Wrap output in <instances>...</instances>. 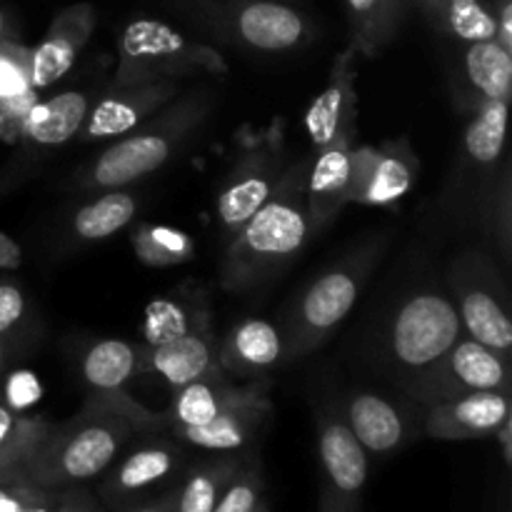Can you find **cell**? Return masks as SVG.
<instances>
[{
    "label": "cell",
    "mask_w": 512,
    "mask_h": 512,
    "mask_svg": "<svg viewBox=\"0 0 512 512\" xmlns=\"http://www.w3.org/2000/svg\"><path fill=\"white\" fill-rule=\"evenodd\" d=\"M163 430V413L143 408L125 390L90 393L73 418L50 425L18 468L55 490L88 485L113 465L130 440Z\"/></svg>",
    "instance_id": "cell-1"
},
{
    "label": "cell",
    "mask_w": 512,
    "mask_h": 512,
    "mask_svg": "<svg viewBox=\"0 0 512 512\" xmlns=\"http://www.w3.org/2000/svg\"><path fill=\"white\" fill-rule=\"evenodd\" d=\"M310 160H300L283 170L278 185L263 208L230 235L225 250L220 285L230 293H248L273 280L293 263L313 235L305 205V178Z\"/></svg>",
    "instance_id": "cell-2"
},
{
    "label": "cell",
    "mask_w": 512,
    "mask_h": 512,
    "mask_svg": "<svg viewBox=\"0 0 512 512\" xmlns=\"http://www.w3.org/2000/svg\"><path fill=\"white\" fill-rule=\"evenodd\" d=\"M210 108V93H178L145 123L125 133V138L113 140V145L80 173V185L88 190L125 188L145 175H153L183 148Z\"/></svg>",
    "instance_id": "cell-3"
},
{
    "label": "cell",
    "mask_w": 512,
    "mask_h": 512,
    "mask_svg": "<svg viewBox=\"0 0 512 512\" xmlns=\"http://www.w3.org/2000/svg\"><path fill=\"white\" fill-rule=\"evenodd\" d=\"M198 73L225 75L228 63L215 48L185 38L160 20H130L120 33L113 88H133L163 80L178 83L180 78Z\"/></svg>",
    "instance_id": "cell-4"
},
{
    "label": "cell",
    "mask_w": 512,
    "mask_h": 512,
    "mask_svg": "<svg viewBox=\"0 0 512 512\" xmlns=\"http://www.w3.org/2000/svg\"><path fill=\"white\" fill-rule=\"evenodd\" d=\"M180 8L215 38L255 53L298 50L315 38L313 20L283 0H180Z\"/></svg>",
    "instance_id": "cell-5"
},
{
    "label": "cell",
    "mask_w": 512,
    "mask_h": 512,
    "mask_svg": "<svg viewBox=\"0 0 512 512\" xmlns=\"http://www.w3.org/2000/svg\"><path fill=\"white\" fill-rule=\"evenodd\" d=\"M188 468V445L163 433L138 435L98 478V500L108 512H123L178 485Z\"/></svg>",
    "instance_id": "cell-6"
},
{
    "label": "cell",
    "mask_w": 512,
    "mask_h": 512,
    "mask_svg": "<svg viewBox=\"0 0 512 512\" xmlns=\"http://www.w3.org/2000/svg\"><path fill=\"white\" fill-rule=\"evenodd\" d=\"M375 258H378V250L370 245L355 253L353 258L330 268L305 288V293L295 303L293 315L288 318V333L283 340L288 358H303L335 333V328L348 318L353 305L358 303V295L373 270Z\"/></svg>",
    "instance_id": "cell-7"
},
{
    "label": "cell",
    "mask_w": 512,
    "mask_h": 512,
    "mask_svg": "<svg viewBox=\"0 0 512 512\" xmlns=\"http://www.w3.org/2000/svg\"><path fill=\"white\" fill-rule=\"evenodd\" d=\"M463 335L453 300L438 290L410 295L395 310L388 330V353L400 370L418 378L438 363Z\"/></svg>",
    "instance_id": "cell-8"
},
{
    "label": "cell",
    "mask_w": 512,
    "mask_h": 512,
    "mask_svg": "<svg viewBox=\"0 0 512 512\" xmlns=\"http://www.w3.org/2000/svg\"><path fill=\"white\" fill-rule=\"evenodd\" d=\"M450 285H453V305L458 310L463 333L510 360L512 320L508 300L505 290L500 288L498 275L485 263L483 255H463L450 270Z\"/></svg>",
    "instance_id": "cell-9"
},
{
    "label": "cell",
    "mask_w": 512,
    "mask_h": 512,
    "mask_svg": "<svg viewBox=\"0 0 512 512\" xmlns=\"http://www.w3.org/2000/svg\"><path fill=\"white\" fill-rule=\"evenodd\" d=\"M488 390L510 393V360L470 338H460L438 363L413 378V395L428 408Z\"/></svg>",
    "instance_id": "cell-10"
},
{
    "label": "cell",
    "mask_w": 512,
    "mask_h": 512,
    "mask_svg": "<svg viewBox=\"0 0 512 512\" xmlns=\"http://www.w3.org/2000/svg\"><path fill=\"white\" fill-rule=\"evenodd\" d=\"M323 468L320 512H355L368 483V453L340 415H325L318 430Z\"/></svg>",
    "instance_id": "cell-11"
},
{
    "label": "cell",
    "mask_w": 512,
    "mask_h": 512,
    "mask_svg": "<svg viewBox=\"0 0 512 512\" xmlns=\"http://www.w3.org/2000/svg\"><path fill=\"white\" fill-rule=\"evenodd\" d=\"M418 180V158L408 140L355 145L350 155L348 203L390 205L410 193Z\"/></svg>",
    "instance_id": "cell-12"
},
{
    "label": "cell",
    "mask_w": 512,
    "mask_h": 512,
    "mask_svg": "<svg viewBox=\"0 0 512 512\" xmlns=\"http://www.w3.org/2000/svg\"><path fill=\"white\" fill-rule=\"evenodd\" d=\"M283 150L260 143L238 160L218 195V220L228 235H235L260 208L283 175Z\"/></svg>",
    "instance_id": "cell-13"
},
{
    "label": "cell",
    "mask_w": 512,
    "mask_h": 512,
    "mask_svg": "<svg viewBox=\"0 0 512 512\" xmlns=\"http://www.w3.org/2000/svg\"><path fill=\"white\" fill-rule=\"evenodd\" d=\"M358 130H345L320 150L308 165L305 178V205H308L310 235H318L333 223L348 205L350 155H353Z\"/></svg>",
    "instance_id": "cell-14"
},
{
    "label": "cell",
    "mask_w": 512,
    "mask_h": 512,
    "mask_svg": "<svg viewBox=\"0 0 512 512\" xmlns=\"http://www.w3.org/2000/svg\"><path fill=\"white\" fill-rule=\"evenodd\" d=\"M180 93L175 80L163 83L133 85V88H110L108 95L90 105L85 123L80 128L83 140H105L120 138L138 128L140 123L158 113L165 103Z\"/></svg>",
    "instance_id": "cell-15"
},
{
    "label": "cell",
    "mask_w": 512,
    "mask_h": 512,
    "mask_svg": "<svg viewBox=\"0 0 512 512\" xmlns=\"http://www.w3.org/2000/svg\"><path fill=\"white\" fill-rule=\"evenodd\" d=\"M138 373L158 375L173 390L210 375H225L218 363V345L205 320L168 343L153 348L143 345L138 353Z\"/></svg>",
    "instance_id": "cell-16"
},
{
    "label": "cell",
    "mask_w": 512,
    "mask_h": 512,
    "mask_svg": "<svg viewBox=\"0 0 512 512\" xmlns=\"http://www.w3.org/2000/svg\"><path fill=\"white\" fill-rule=\"evenodd\" d=\"M95 30V8L90 3H75L60 10L48 25L40 43L30 50V78L33 88L43 90L58 83L75 65L80 50Z\"/></svg>",
    "instance_id": "cell-17"
},
{
    "label": "cell",
    "mask_w": 512,
    "mask_h": 512,
    "mask_svg": "<svg viewBox=\"0 0 512 512\" xmlns=\"http://www.w3.org/2000/svg\"><path fill=\"white\" fill-rule=\"evenodd\" d=\"M505 420H510V393L488 390L430 405L423 430L435 440H480L495 438Z\"/></svg>",
    "instance_id": "cell-18"
},
{
    "label": "cell",
    "mask_w": 512,
    "mask_h": 512,
    "mask_svg": "<svg viewBox=\"0 0 512 512\" xmlns=\"http://www.w3.org/2000/svg\"><path fill=\"white\" fill-rule=\"evenodd\" d=\"M355 53L343 50L330 68L328 85L310 103L305 130L315 150L328 145L345 130H358V93H355Z\"/></svg>",
    "instance_id": "cell-19"
},
{
    "label": "cell",
    "mask_w": 512,
    "mask_h": 512,
    "mask_svg": "<svg viewBox=\"0 0 512 512\" xmlns=\"http://www.w3.org/2000/svg\"><path fill=\"white\" fill-rule=\"evenodd\" d=\"M265 395H268V385L263 380L248 385L230 383L228 375H210V378L193 380V383L183 385L173 393L170 408L163 413L165 430L210 423L225 410L265 398Z\"/></svg>",
    "instance_id": "cell-20"
},
{
    "label": "cell",
    "mask_w": 512,
    "mask_h": 512,
    "mask_svg": "<svg viewBox=\"0 0 512 512\" xmlns=\"http://www.w3.org/2000/svg\"><path fill=\"white\" fill-rule=\"evenodd\" d=\"M285 355L283 333L273 323L260 318L235 325L218 345V363L228 378L258 380L273 370Z\"/></svg>",
    "instance_id": "cell-21"
},
{
    "label": "cell",
    "mask_w": 512,
    "mask_h": 512,
    "mask_svg": "<svg viewBox=\"0 0 512 512\" xmlns=\"http://www.w3.org/2000/svg\"><path fill=\"white\" fill-rule=\"evenodd\" d=\"M270 410H273V405H270L268 395H265V398L250 400V403L235 405V408L225 410V413H220L218 418H213L210 423L170 428L168 433L173 435V438H178L183 445H188V448L205 450V453H240V450H245L253 443L260 425H263L265 418L270 415Z\"/></svg>",
    "instance_id": "cell-22"
},
{
    "label": "cell",
    "mask_w": 512,
    "mask_h": 512,
    "mask_svg": "<svg viewBox=\"0 0 512 512\" xmlns=\"http://www.w3.org/2000/svg\"><path fill=\"white\" fill-rule=\"evenodd\" d=\"M345 423L368 455H388L403 448L410 428L398 405L378 393H358L345 405Z\"/></svg>",
    "instance_id": "cell-23"
},
{
    "label": "cell",
    "mask_w": 512,
    "mask_h": 512,
    "mask_svg": "<svg viewBox=\"0 0 512 512\" xmlns=\"http://www.w3.org/2000/svg\"><path fill=\"white\" fill-rule=\"evenodd\" d=\"M88 110L90 98L78 90L58 93L53 98H40L25 118L18 143L38 150L68 143L70 138L80 133Z\"/></svg>",
    "instance_id": "cell-24"
},
{
    "label": "cell",
    "mask_w": 512,
    "mask_h": 512,
    "mask_svg": "<svg viewBox=\"0 0 512 512\" xmlns=\"http://www.w3.org/2000/svg\"><path fill=\"white\" fill-rule=\"evenodd\" d=\"M350 23V50L375 58L393 43L403 25L410 0H345Z\"/></svg>",
    "instance_id": "cell-25"
},
{
    "label": "cell",
    "mask_w": 512,
    "mask_h": 512,
    "mask_svg": "<svg viewBox=\"0 0 512 512\" xmlns=\"http://www.w3.org/2000/svg\"><path fill=\"white\" fill-rule=\"evenodd\" d=\"M243 460V455L228 453L185 468L173 490L175 512H213L225 485L233 480Z\"/></svg>",
    "instance_id": "cell-26"
},
{
    "label": "cell",
    "mask_w": 512,
    "mask_h": 512,
    "mask_svg": "<svg viewBox=\"0 0 512 512\" xmlns=\"http://www.w3.org/2000/svg\"><path fill=\"white\" fill-rule=\"evenodd\" d=\"M435 28L458 43H478L495 40L493 10L485 8L483 0H410Z\"/></svg>",
    "instance_id": "cell-27"
},
{
    "label": "cell",
    "mask_w": 512,
    "mask_h": 512,
    "mask_svg": "<svg viewBox=\"0 0 512 512\" xmlns=\"http://www.w3.org/2000/svg\"><path fill=\"white\" fill-rule=\"evenodd\" d=\"M465 80L475 90L478 100H503L510 103L512 95V53L498 40L465 43L463 50Z\"/></svg>",
    "instance_id": "cell-28"
},
{
    "label": "cell",
    "mask_w": 512,
    "mask_h": 512,
    "mask_svg": "<svg viewBox=\"0 0 512 512\" xmlns=\"http://www.w3.org/2000/svg\"><path fill=\"white\" fill-rule=\"evenodd\" d=\"M135 213H138V198L123 188H110L73 215L70 230L78 240H105L128 228Z\"/></svg>",
    "instance_id": "cell-29"
},
{
    "label": "cell",
    "mask_w": 512,
    "mask_h": 512,
    "mask_svg": "<svg viewBox=\"0 0 512 512\" xmlns=\"http://www.w3.org/2000/svg\"><path fill=\"white\" fill-rule=\"evenodd\" d=\"M140 348L125 340H100L83 358V378L93 393H118L138 373Z\"/></svg>",
    "instance_id": "cell-30"
},
{
    "label": "cell",
    "mask_w": 512,
    "mask_h": 512,
    "mask_svg": "<svg viewBox=\"0 0 512 512\" xmlns=\"http://www.w3.org/2000/svg\"><path fill=\"white\" fill-rule=\"evenodd\" d=\"M508 105L503 100H478L473 108L468 128H465V150L473 163L495 165L505 148L508 130Z\"/></svg>",
    "instance_id": "cell-31"
},
{
    "label": "cell",
    "mask_w": 512,
    "mask_h": 512,
    "mask_svg": "<svg viewBox=\"0 0 512 512\" xmlns=\"http://www.w3.org/2000/svg\"><path fill=\"white\" fill-rule=\"evenodd\" d=\"M135 255L140 263L150 268H170V265L188 263L195 253V243L188 233L168 225H138L130 235Z\"/></svg>",
    "instance_id": "cell-32"
},
{
    "label": "cell",
    "mask_w": 512,
    "mask_h": 512,
    "mask_svg": "<svg viewBox=\"0 0 512 512\" xmlns=\"http://www.w3.org/2000/svg\"><path fill=\"white\" fill-rule=\"evenodd\" d=\"M50 425L40 415L15 413L0 403V470L18 468L38 448Z\"/></svg>",
    "instance_id": "cell-33"
},
{
    "label": "cell",
    "mask_w": 512,
    "mask_h": 512,
    "mask_svg": "<svg viewBox=\"0 0 512 512\" xmlns=\"http://www.w3.org/2000/svg\"><path fill=\"white\" fill-rule=\"evenodd\" d=\"M60 490L40 485L20 468L0 470V512H55Z\"/></svg>",
    "instance_id": "cell-34"
},
{
    "label": "cell",
    "mask_w": 512,
    "mask_h": 512,
    "mask_svg": "<svg viewBox=\"0 0 512 512\" xmlns=\"http://www.w3.org/2000/svg\"><path fill=\"white\" fill-rule=\"evenodd\" d=\"M195 323H190V313L180 303L168 298L153 300L145 310L143 320V335H145V348L153 345H163L168 340L178 338V335L188 333Z\"/></svg>",
    "instance_id": "cell-35"
},
{
    "label": "cell",
    "mask_w": 512,
    "mask_h": 512,
    "mask_svg": "<svg viewBox=\"0 0 512 512\" xmlns=\"http://www.w3.org/2000/svg\"><path fill=\"white\" fill-rule=\"evenodd\" d=\"M263 500V473L260 463L253 458H245L238 473L225 485L223 495L215 503L213 512H253Z\"/></svg>",
    "instance_id": "cell-36"
},
{
    "label": "cell",
    "mask_w": 512,
    "mask_h": 512,
    "mask_svg": "<svg viewBox=\"0 0 512 512\" xmlns=\"http://www.w3.org/2000/svg\"><path fill=\"white\" fill-rule=\"evenodd\" d=\"M33 88L30 78V48L18 40L0 43V100Z\"/></svg>",
    "instance_id": "cell-37"
},
{
    "label": "cell",
    "mask_w": 512,
    "mask_h": 512,
    "mask_svg": "<svg viewBox=\"0 0 512 512\" xmlns=\"http://www.w3.org/2000/svg\"><path fill=\"white\" fill-rule=\"evenodd\" d=\"M40 398H43V388H40L38 375L30 373V370H15V373H10L3 390H0L3 405L15 410V413H33Z\"/></svg>",
    "instance_id": "cell-38"
},
{
    "label": "cell",
    "mask_w": 512,
    "mask_h": 512,
    "mask_svg": "<svg viewBox=\"0 0 512 512\" xmlns=\"http://www.w3.org/2000/svg\"><path fill=\"white\" fill-rule=\"evenodd\" d=\"M40 98H43L40 90L30 88L0 100V140H5V143H18L25 118H28V113Z\"/></svg>",
    "instance_id": "cell-39"
},
{
    "label": "cell",
    "mask_w": 512,
    "mask_h": 512,
    "mask_svg": "<svg viewBox=\"0 0 512 512\" xmlns=\"http://www.w3.org/2000/svg\"><path fill=\"white\" fill-rule=\"evenodd\" d=\"M25 313H28V303H25L23 290L10 280H0V338L13 335L25 320Z\"/></svg>",
    "instance_id": "cell-40"
},
{
    "label": "cell",
    "mask_w": 512,
    "mask_h": 512,
    "mask_svg": "<svg viewBox=\"0 0 512 512\" xmlns=\"http://www.w3.org/2000/svg\"><path fill=\"white\" fill-rule=\"evenodd\" d=\"M55 512H108L98 495L88 488V485H73V488L60 490L58 510Z\"/></svg>",
    "instance_id": "cell-41"
},
{
    "label": "cell",
    "mask_w": 512,
    "mask_h": 512,
    "mask_svg": "<svg viewBox=\"0 0 512 512\" xmlns=\"http://www.w3.org/2000/svg\"><path fill=\"white\" fill-rule=\"evenodd\" d=\"M493 18L495 28H498L495 40L512 53V0H495Z\"/></svg>",
    "instance_id": "cell-42"
},
{
    "label": "cell",
    "mask_w": 512,
    "mask_h": 512,
    "mask_svg": "<svg viewBox=\"0 0 512 512\" xmlns=\"http://www.w3.org/2000/svg\"><path fill=\"white\" fill-rule=\"evenodd\" d=\"M23 263V250L10 235L0 233V273L3 270H18Z\"/></svg>",
    "instance_id": "cell-43"
},
{
    "label": "cell",
    "mask_w": 512,
    "mask_h": 512,
    "mask_svg": "<svg viewBox=\"0 0 512 512\" xmlns=\"http://www.w3.org/2000/svg\"><path fill=\"white\" fill-rule=\"evenodd\" d=\"M173 490H168V493L158 495V498L148 500V503H140V505H135V508H128L123 512H175V493H173Z\"/></svg>",
    "instance_id": "cell-44"
},
{
    "label": "cell",
    "mask_w": 512,
    "mask_h": 512,
    "mask_svg": "<svg viewBox=\"0 0 512 512\" xmlns=\"http://www.w3.org/2000/svg\"><path fill=\"white\" fill-rule=\"evenodd\" d=\"M510 433H512V418L505 420L503 425H500V430L495 433V438L500 440V445H503V455H505V463H510V455H512V448H510Z\"/></svg>",
    "instance_id": "cell-45"
},
{
    "label": "cell",
    "mask_w": 512,
    "mask_h": 512,
    "mask_svg": "<svg viewBox=\"0 0 512 512\" xmlns=\"http://www.w3.org/2000/svg\"><path fill=\"white\" fill-rule=\"evenodd\" d=\"M5 40H10V25H8V18H5L3 8H0V43H5Z\"/></svg>",
    "instance_id": "cell-46"
},
{
    "label": "cell",
    "mask_w": 512,
    "mask_h": 512,
    "mask_svg": "<svg viewBox=\"0 0 512 512\" xmlns=\"http://www.w3.org/2000/svg\"><path fill=\"white\" fill-rule=\"evenodd\" d=\"M5 353H8V348H5V340L0 338V368H3L5 358H8V355H5Z\"/></svg>",
    "instance_id": "cell-47"
},
{
    "label": "cell",
    "mask_w": 512,
    "mask_h": 512,
    "mask_svg": "<svg viewBox=\"0 0 512 512\" xmlns=\"http://www.w3.org/2000/svg\"><path fill=\"white\" fill-rule=\"evenodd\" d=\"M253 512H270V508H268V503H265V500H260V503H258V508H255Z\"/></svg>",
    "instance_id": "cell-48"
},
{
    "label": "cell",
    "mask_w": 512,
    "mask_h": 512,
    "mask_svg": "<svg viewBox=\"0 0 512 512\" xmlns=\"http://www.w3.org/2000/svg\"><path fill=\"white\" fill-rule=\"evenodd\" d=\"M0 403H3V400H0Z\"/></svg>",
    "instance_id": "cell-49"
}]
</instances>
